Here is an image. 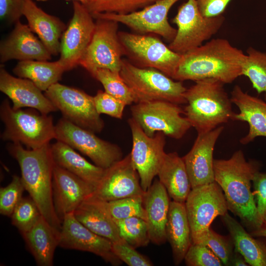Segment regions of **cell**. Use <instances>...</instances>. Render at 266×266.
<instances>
[{"mask_svg":"<svg viewBox=\"0 0 266 266\" xmlns=\"http://www.w3.org/2000/svg\"><path fill=\"white\" fill-rule=\"evenodd\" d=\"M120 75L133 93L135 102L163 100L186 103L187 89L181 81H175L160 71L142 67L123 59Z\"/></svg>","mask_w":266,"mask_h":266,"instance_id":"6","label":"cell"},{"mask_svg":"<svg viewBox=\"0 0 266 266\" xmlns=\"http://www.w3.org/2000/svg\"><path fill=\"white\" fill-rule=\"evenodd\" d=\"M115 222L121 238L133 248L146 246L151 241L144 219L132 217Z\"/></svg>","mask_w":266,"mask_h":266,"instance_id":"35","label":"cell"},{"mask_svg":"<svg viewBox=\"0 0 266 266\" xmlns=\"http://www.w3.org/2000/svg\"><path fill=\"white\" fill-rule=\"evenodd\" d=\"M0 91L11 100L14 109L29 107L45 114L57 110L31 80L14 77L3 67L0 69Z\"/></svg>","mask_w":266,"mask_h":266,"instance_id":"22","label":"cell"},{"mask_svg":"<svg viewBox=\"0 0 266 266\" xmlns=\"http://www.w3.org/2000/svg\"><path fill=\"white\" fill-rule=\"evenodd\" d=\"M7 148L19 164L25 190L36 203L42 216L60 232L62 222L57 215L53 200L54 162L50 144L36 149H25L21 143L12 142Z\"/></svg>","mask_w":266,"mask_h":266,"instance_id":"3","label":"cell"},{"mask_svg":"<svg viewBox=\"0 0 266 266\" xmlns=\"http://www.w3.org/2000/svg\"><path fill=\"white\" fill-rule=\"evenodd\" d=\"M23 15L32 31L36 33L51 55L60 52V42L66 25L58 18L47 14L32 0L25 2Z\"/></svg>","mask_w":266,"mask_h":266,"instance_id":"26","label":"cell"},{"mask_svg":"<svg viewBox=\"0 0 266 266\" xmlns=\"http://www.w3.org/2000/svg\"><path fill=\"white\" fill-rule=\"evenodd\" d=\"M65 71L59 60L52 62L35 60L20 61L13 70L16 75L31 80L42 91H46L51 86L58 83Z\"/></svg>","mask_w":266,"mask_h":266,"instance_id":"32","label":"cell"},{"mask_svg":"<svg viewBox=\"0 0 266 266\" xmlns=\"http://www.w3.org/2000/svg\"><path fill=\"white\" fill-rule=\"evenodd\" d=\"M221 219L230 233L234 250L240 253L249 265L266 266V246L255 239L228 212Z\"/></svg>","mask_w":266,"mask_h":266,"instance_id":"31","label":"cell"},{"mask_svg":"<svg viewBox=\"0 0 266 266\" xmlns=\"http://www.w3.org/2000/svg\"><path fill=\"white\" fill-rule=\"evenodd\" d=\"M131 111L132 118L151 137L162 132L171 138L180 139L192 127L188 119L182 116L184 112L179 104L170 101L138 102L131 107Z\"/></svg>","mask_w":266,"mask_h":266,"instance_id":"10","label":"cell"},{"mask_svg":"<svg viewBox=\"0 0 266 266\" xmlns=\"http://www.w3.org/2000/svg\"><path fill=\"white\" fill-rule=\"evenodd\" d=\"M223 130V126H218L207 133L198 134L191 149L182 157L192 189L215 182L213 151Z\"/></svg>","mask_w":266,"mask_h":266,"instance_id":"20","label":"cell"},{"mask_svg":"<svg viewBox=\"0 0 266 266\" xmlns=\"http://www.w3.org/2000/svg\"><path fill=\"white\" fill-rule=\"evenodd\" d=\"M118 24L97 19L92 38L79 63L91 75L99 69L120 71L126 52L119 37Z\"/></svg>","mask_w":266,"mask_h":266,"instance_id":"8","label":"cell"},{"mask_svg":"<svg viewBox=\"0 0 266 266\" xmlns=\"http://www.w3.org/2000/svg\"><path fill=\"white\" fill-rule=\"evenodd\" d=\"M185 203L192 243L201 244L214 219L228 210L223 190L215 181L192 189Z\"/></svg>","mask_w":266,"mask_h":266,"instance_id":"9","label":"cell"},{"mask_svg":"<svg viewBox=\"0 0 266 266\" xmlns=\"http://www.w3.org/2000/svg\"><path fill=\"white\" fill-rule=\"evenodd\" d=\"M166 235L171 247L174 264L179 265L192 243L185 202L170 201Z\"/></svg>","mask_w":266,"mask_h":266,"instance_id":"27","label":"cell"},{"mask_svg":"<svg viewBox=\"0 0 266 266\" xmlns=\"http://www.w3.org/2000/svg\"><path fill=\"white\" fill-rule=\"evenodd\" d=\"M119 35L126 53L140 67L156 69L173 79L181 55L155 36L125 32H119Z\"/></svg>","mask_w":266,"mask_h":266,"instance_id":"12","label":"cell"},{"mask_svg":"<svg viewBox=\"0 0 266 266\" xmlns=\"http://www.w3.org/2000/svg\"><path fill=\"white\" fill-rule=\"evenodd\" d=\"M158 0H90L84 5L92 15L104 13L126 14L140 10Z\"/></svg>","mask_w":266,"mask_h":266,"instance_id":"36","label":"cell"},{"mask_svg":"<svg viewBox=\"0 0 266 266\" xmlns=\"http://www.w3.org/2000/svg\"><path fill=\"white\" fill-rule=\"evenodd\" d=\"M25 190L21 177L13 175L11 182L0 189V213L10 217L15 208L23 198Z\"/></svg>","mask_w":266,"mask_h":266,"instance_id":"39","label":"cell"},{"mask_svg":"<svg viewBox=\"0 0 266 266\" xmlns=\"http://www.w3.org/2000/svg\"><path fill=\"white\" fill-rule=\"evenodd\" d=\"M231 0H196L201 14L208 18L221 16Z\"/></svg>","mask_w":266,"mask_h":266,"instance_id":"46","label":"cell"},{"mask_svg":"<svg viewBox=\"0 0 266 266\" xmlns=\"http://www.w3.org/2000/svg\"><path fill=\"white\" fill-rule=\"evenodd\" d=\"M231 100L239 110L232 120L246 122L249 126L248 133L240 142L245 145L257 137H266V102L244 92L237 85L231 92Z\"/></svg>","mask_w":266,"mask_h":266,"instance_id":"24","label":"cell"},{"mask_svg":"<svg viewBox=\"0 0 266 266\" xmlns=\"http://www.w3.org/2000/svg\"><path fill=\"white\" fill-rule=\"evenodd\" d=\"M27 0H0V17L1 21L16 23L23 15L24 4Z\"/></svg>","mask_w":266,"mask_h":266,"instance_id":"45","label":"cell"},{"mask_svg":"<svg viewBox=\"0 0 266 266\" xmlns=\"http://www.w3.org/2000/svg\"><path fill=\"white\" fill-rule=\"evenodd\" d=\"M55 139L78 150L96 165L105 169L123 158L122 150L117 145L98 137L95 133L64 117L55 125Z\"/></svg>","mask_w":266,"mask_h":266,"instance_id":"13","label":"cell"},{"mask_svg":"<svg viewBox=\"0 0 266 266\" xmlns=\"http://www.w3.org/2000/svg\"><path fill=\"white\" fill-rule=\"evenodd\" d=\"M93 98L96 110L100 115L105 114L120 119L122 118L127 105L123 101L101 90H99Z\"/></svg>","mask_w":266,"mask_h":266,"instance_id":"42","label":"cell"},{"mask_svg":"<svg viewBox=\"0 0 266 266\" xmlns=\"http://www.w3.org/2000/svg\"><path fill=\"white\" fill-rule=\"evenodd\" d=\"M59 246L93 253L113 266L122 263L114 253L112 242L85 227L75 218L73 212L66 214L62 220Z\"/></svg>","mask_w":266,"mask_h":266,"instance_id":"17","label":"cell"},{"mask_svg":"<svg viewBox=\"0 0 266 266\" xmlns=\"http://www.w3.org/2000/svg\"><path fill=\"white\" fill-rule=\"evenodd\" d=\"M108 210L114 221L132 217L145 220L143 196L123 198L107 201Z\"/></svg>","mask_w":266,"mask_h":266,"instance_id":"38","label":"cell"},{"mask_svg":"<svg viewBox=\"0 0 266 266\" xmlns=\"http://www.w3.org/2000/svg\"><path fill=\"white\" fill-rule=\"evenodd\" d=\"M53 200L57 215L64 216L91 196L95 187L54 163L52 179Z\"/></svg>","mask_w":266,"mask_h":266,"instance_id":"19","label":"cell"},{"mask_svg":"<svg viewBox=\"0 0 266 266\" xmlns=\"http://www.w3.org/2000/svg\"><path fill=\"white\" fill-rule=\"evenodd\" d=\"M144 193L130 153L105 168L93 195L108 202L128 197L143 196Z\"/></svg>","mask_w":266,"mask_h":266,"instance_id":"18","label":"cell"},{"mask_svg":"<svg viewBox=\"0 0 266 266\" xmlns=\"http://www.w3.org/2000/svg\"><path fill=\"white\" fill-rule=\"evenodd\" d=\"M73 1H77L81 2L82 4L85 5L90 0H73Z\"/></svg>","mask_w":266,"mask_h":266,"instance_id":"49","label":"cell"},{"mask_svg":"<svg viewBox=\"0 0 266 266\" xmlns=\"http://www.w3.org/2000/svg\"><path fill=\"white\" fill-rule=\"evenodd\" d=\"M73 213L75 218L85 227L112 243L123 239L108 210L107 201L100 200L92 194L85 199Z\"/></svg>","mask_w":266,"mask_h":266,"instance_id":"25","label":"cell"},{"mask_svg":"<svg viewBox=\"0 0 266 266\" xmlns=\"http://www.w3.org/2000/svg\"><path fill=\"white\" fill-rule=\"evenodd\" d=\"M50 147L55 164L96 187L104 175L105 168L90 163L62 141L57 140Z\"/></svg>","mask_w":266,"mask_h":266,"instance_id":"28","label":"cell"},{"mask_svg":"<svg viewBox=\"0 0 266 266\" xmlns=\"http://www.w3.org/2000/svg\"><path fill=\"white\" fill-rule=\"evenodd\" d=\"M223 16L208 18L200 12L196 0H188L179 8L172 19L177 27L176 35L168 45L182 55L203 44L220 29Z\"/></svg>","mask_w":266,"mask_h":266,"instance_id":"7","label":"cell"},{"mask_svg":"<svg viewBox=\"0 0 266 266\" xmlns=\"http://www.w3.org/2000/svg\"><path fill=\"white\" fill-rule=\"evenodd\" d=\"M157 175L173 200L185 202L191 185L184 162L177 152L166 153Z\"/></svg>","mask_w":266,"mask_h":266,"instance_id":"30","label":"cell"},{"mask_svg":"<svg viewBox=\"0 0 266 266\" xmlns=\"http://www.w3.org/2000/svg\"><path fill=\"white\" fill-rule=\"evenodd\" d=\"M45 92L44 95L64 118L94 133L101 132L104 122L96 110L93 97L58 82Z\"/></svg>","mask_w":266,"mask_h":266,"instance_id":"11","label":"cell"},{"mask_svg":"<svg viewBox=\"0 0 266 266\" xmlns=\"http://www.w3.org/2000/svg\"><path fill=\"white\" fill-rule=\"evenodd\" d=\"M59 233L41 216L31 229L22 234L38 266L53 265Z\"/></svg>","mask_w":266,"mask_h":266,"instance_id":"29","label":"cell"},{"mask_svg":"<svg viewBox=\"0 0 266 266\" xmlns=\"http://www.w3.org/2000/svg\"><path fill=\"white\" fill-rule=\"evenodd\" d=\"M230 265L235 266H247L249 265L246 263L244 257L240 253L234 250L231 260Z\"/></svg>","mask_w":266,"mask_h":266,"instance_id":"47","label":"cell"},{"mask_svg":"<svg viewBox=\"0 0 266 266\" xmlns=\"http://www.w3.org/2000/svg\"><path fill=\"white\" fill-rule=\"evenodd\" d=\"M115 255L129 266H151L153 263L147 258L137 252L123 239L112 243Z\"/></svg>","mask_w":266,"mask_h":266,"instance_id":"43","label":"cell"},{"mask_svg":"<svg viewBox=\"0 0 266 266\" xmlns=\"http://www.w3.org/2000/svg\"><path fill=\"white\" fill-rule=\"evenodd\" d=\"M257 171V165L247 161L240 150L228 160H214L215 181L224 192L228 210L251 233L265 226L251 191L252 178Z\"/></svg>","mask_w":266,"mask_h":266,"instance_id":"2","label":"cell"},{"mask_svg":"<svg viewBox=\"0 0 266 266\" xmlns=\"http://www.w3.org/2000/svg\"><path fill=\"white\" fill-rule=\"evenodd\" d=\"M184 260L188 266H221L222 262L206 246L192 243Z\"/></svg>","mask_w":266,"mask_h":266,"instance_id":"41","label":"cell"},{"mask_svg":"<svg viewBox=\"0 0 266 266\" xmlns=\"http://www.w3.org/2000/svg\"><path fill=\"white\" fill-rule=\"evenodd\" d=\"M92 75L101 83L105 92L122 100L127 105L135 102L133 92L122 78L120 72L99 69Z\"/></svg>","mask_w":266,"mask_h":266,"instance_id":"34","label":"cell"},{"mask_svg":"<svg viewBox=\"0 0 266 266\" xmlns=\"http://www.w3.org/2000/svg\"><path fill=\"white\" fill-rule=\"evenodd\" d=\"M246 54L227 39L213 38L181 55L173 79L197 81L206 78L231 83L242 75Z\"/></svg>","mask_w":266,"mask_h":266,"instance_id":"1","label":"cell"},{"mask_svg":"<svg viewBox=\"0 0 266 266\" xmlns=\"http://www.w3.org/2000/svg\"><path fill=\"white\" fill-rule=\"evenodd\" d=\"M128 123L133 140L132 161L139 174L141 187L146 192L158 175L166 154L165 134L157 132L151 137L133 118L129 119Z\"/></svg>","mask_w":266,"mask_h":266,"instance_id":"14","label":"cell"},{"mask_svg":"<svg viewBox=\"0 0 266 266\" xmlns=\"http://www.w3.org/2000/svg\"><path fill=\"white\" fill-rule=\"evenodd\" d=\"M180 0H158L140 10L126 14L113 13L92 15L95 19L114 21L122 23L140 34L154 33L171 42L177 30L169 24L168 13Z\"/></svg>","mask_w":266,"mask_h":266,"instance_id":"15","label":"cell"},{"mask_svg":"<svg viewBox=\"0 0 266 266\" xmlns=\"http://www.w3.org/2000/svg\"><path fill=\"white\" fill-rule=\"evenodd\" d=\"M169 195L159 179H155L143 196L145 221L150 241L162 245L166 240V224L170 201Z\"/></svg>","mask_w":266,"mask_h":266,"instance_id":"23","label":"cell"},{"mask_svg":"<svg viewBox=\"0 0 266 266\" xmlns=\"http://www.w3.org/2000/svg\"><path fill=\"white\" fill-rule=\"evenodd\" d=\"M253 236L266 237V226H264L259 230L250 233Z\"/></svg>","mask_w":266,"mask_h":266,"instance_id":"48","label":"cell"},{"mask_svg":"<svg viewBox=\"0 0 266 266\" xmlns=\"http://www.w3.org/2000/svg\"><path fill=\"white\" fill-rule=\"evenodd\" d=\"M242 68V75L248 77L259 94L265 93L266 100V53L249 47Z\"/></svg>","mask_w":266,"mask_h":266,"instance_id":"33","label":"cell"},{"mask_svg":"<svg viewBox=\"0 0 266 266\" xmlns=\"http://www.w3.org/2000/svg\"><path fill=\"white\" fill-rule=\"evenodd\" d=\"M252 182L257 209L265 226H266V173L257 171L254 174Z\"/></svg>","mask_w":266,"mask_h":266,"instance_id":"44","label":"cell"},{"mask_svg":"<svg viewBox=\"0 0 266 266\" xmlns=\"http://www.w3.org/2000/svg\"><path fill=\"white\" fill-rule=\"evenodd\" d=\"M73 8L72 17L62 34L60 42L59 60L66 71L79 65L95 28L93 16L83 4L73 1Z\"/></svg>","mask_w":266,"mask_h":266,"instance_id":"16","label":"cell"},{"mask_svg":"<svg viewBox=\"0 0 266 266\" xmlns=\"http://www.w3.org/2000/svg\"><path fill=\"white\" fill-rule=\"evenodd\" d=\"M15 24L10 34L0 43V62L13 59L20 61L50 60L52 55L39 38L34 35L29 26L20 20Z\"/></svg>","mask_w":266,"mask_h":266,"instance_id":"21","label":"cell"},{"mask_svg":"<svg viewBox=\"0 0 266 266\" xmlns=\"http://www.w3.org/2000/svg\"><path fill=\"white\" fill-rule=\"evenodd\" d=\"M41 216L37 205L30 196L22 198L10 217L12 225L22 234L31 229Z\"/></svg>","mask_w":266,"mask_h":266,"instance_id":"37","label":"cell"},{"mask_svg":"<svg viewBox=\"0 0 266 266\" xmlns=\"http://www.w3.org/2000/svg\"><path fill=\"white\" fill-rule=\"evenodd\" d=\"M36 1H48L49 0H36Z\"/></svg>","mask_w":266,"mask_h":266,"instance_id":"50","label":"cell"},{"mask_svg":"<svg viewBox=\"0 0 266 266\" xmlns=\"http://www.w3.org/2000/svg\"><path fill=\"white\" fill-rule=\"evenodd\" d=\"M224 84L217 79L206 78L195 81L187 89L184 114L198 134L210 132L232 120L234 113Z\"/></svg>","mask_w":266,"mask_h":266,"instance_id":"4","label":"cell"},{"mask_svg":"<svg viewBox=\"0 0 266 266\" xmlns=\"http://www.w3.org/2000/svg\"><path fill=\"white\" fill-rule=\"evenodd\" d=\"M207 246L225 266H230L234 251L233 244L230 237L222 236L210 228L201 243Z\"/></svg>","mask_w":266,"mask_h":266,"instance_id":"40","label":"cell"},{"mask_svg":"<svg viewBox=\"0 0 266 266\" xmlns=\"http://www.w3.org/2000/svg\"><path fill=\"white\" fill-rule=\"evenodd\" d=\"M0 117L4 124L1 138L19 142L29 149L49 144L55 138V126L51 116L33 109H14L7 99L0 106Z\"/></svg>","mask_w":266,"mask_h":266,"instance_id":"5","label":"cell"}]
</instances>
